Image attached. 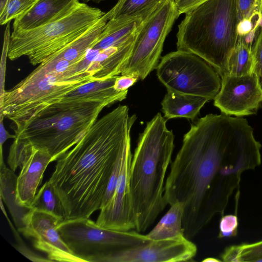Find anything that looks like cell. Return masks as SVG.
Returning a JSON list of instances; mask_svg holds the SVG:
<instances>
[{"label":"cell","mask_w":262,"mask_h":262,"mask_svg":"<svg viewBox=\"0 0 262 262\" xmlns=\"http://www.w3.org/2000/svg\"><path fill=\"white\" fill-rule=\"evenodd\" d=\"M159 80L167 91L214 99L222 79L216 70L193 53L178 50L161 58L157 67Z\"/></svg>","instance_id":"cell-9"},{"label":"cell","mask_w":262,"mask_h":262,"mask_svg":"<svg viewBox=\"0 0 262 262\" xmlns=\"http://www.w3.org/2000/svg\"><path fill=\"white\" fill-rule=\"evenodd\" d=\"M4 117L2 115H0V163L4 161L3 158V145L5 142L8 139L16 138L15 135H11L5 129L4 125L3 120Z\"/></svg>","instance_id":"cell-35"},{"label":"cell","mask_w":262,"mask_h":262,"mask_svg":"<svg viewBox=\"0 0 262 262\" xmlns=\"http://www.w3.org/2000/svg\"><path fill=\"white\" fill-rule=\"evenodd\" d=\"M238 222L236 215L228 214L222 216L219 224L218 237L230 238L237 234Z\"/></svg>","instance_id":"cell-27"},{"label":"cell","mask_w":262,"mask_h":262,"mask_svg":"<svg viewBox=\"0 0 262 262\" xmlns=\"http://www.w3.org/2000/svg\"><path fill=\"white\" fill-rule=\"evenodd\" d=\"M167 0H118L108 11L111 19L119 16H130L141 13L149 8Z\"/></svg>","instance_id":"cell-25"},{"label":"cell","mask_w":262,"mask_h":262,"mask_svg":"<svg viewBox=\"0 0 262 262\" xmlns=\"http://www.w3.org/2000/svg\"><path fill=\"white\" fill-rule=\"evenodd\" d=\"M129 148H130V146L126 149L123 156L119 159L114 168L107 185L101 208L106 205L115 192L120 175L123 158L126 150Z\"/></svg>","instance_id":"cell-30"},{"label":"cell","mask_w":262,"mask_h":262,"mask_svg":"<svg viewBox=\"0 0 262 262\" xmlns=\"http://www.w3.org/2000/svg\"><path fill=\"white\" fill-rule=\"evenodd\" d=\"M253 72L262 89V28L252 47Z\"/></svg>","instance_id":"cell-28"},{"label":"cell","mask_w":262,"mask_h":262,"mask_svg":"<svg viewBox=\"0 0 262 262\" xmlns=\"http://www.w3.org/2000/svg\"><path fill=\"white\" fill-rule=\"evenodd\" d=\"M261 147L243 117L209 114L191 124L164 193L168 204L184 205L185 237L193 238L215 215L223 214L243 173L260 164Z\"/></svg>","instance_id":"cell-1"},{"label":"cell","mask_w":262,"mask_h":262,"mask_svg":"<svg viewBox=\"0 0 262 262\" xmlns=\"http://www.w3.org/2000/svg\"><path fill=\"white\" fill-rule=\"evenodd\" d=\"M126 105H118L93 123L57 160L48 180L60 198L66 220L89 218L101 209L114 168L130 146L136 120Z\"/></svg>","instance_id":"cell-2"},{"label":"cell","mask_w":262,"mask_h":262,"mask_svg":"<svg viewBox=\"0 0 262 262\" xmlns=\"http://www.w3.org/2000/svg\"><path fill=\"white\" fill-rule=\"evenodd\" d=\"M106 106L97 102L60 101L42 110L15 132L16 138L46 149L52 162L74 146Z\"/></svg>","instance_id":"cell-6"},{"label":"cell","mask_w":262,"mask_h":262,"mask_svg":"<svg viewBox=\"0 0 262 262\" xmlns=\"http://www.w3.org/2000/svg\"><path fill=\"white\" fill-rule=\"evenodd\" d=\"M75 0H35L24 13L14 19L13 31L29 30L52 20Z\"/></svg>","instance_id":"cell-17"},{"label":"cell","mask_w":262,"mask_h":262,"mask_svg":"<svg viewBox=\"0 0 262 262\" xmlns=\"http://www.w3.org/2000/svg\"><path fill=\"white\" fill-rule=\"evenodd\" d=\"M29 207L52 214L62 220L66 219L62 203L49 181L37 192Z\"/></svg>","instance_id":"cell-23"},{"label":"cell","mask_w":262,"mask_h":262,"mask_svg":"<svg viewBox=\"0 0 262 262\" xmlns=\"http://www.w3.org/2000/svg\"><path fill=\"white\" fill-rule=\"evenodd\" d=\"M252 43L245 36H238L237 43L229 58L228 75L241 76L252 73Z\"/></svg>","instance_id":"cell-22"},{"label":"cell","mask_w":262,"mask_h":262,"mask_svg":"<svg viewBox=\"0 0 262 262\" xmlns=\"http://www.w3.org/2000/svg\"><path fill=\"white\" fill-rule=\"evenodd\" d=\"M221 258L226 262L262 261V241L229 246Z\"/></svg>","instance_id":"cell-24"},{"label":"cell","mask_w":262,"mask_h":262,"mask_svg":"<svg viewBox=\"0 0 262 262\" xmlns=\"http://www.w3.org/2000/svg\"><path fill=\"white\" fill-rule=\"evenodd\" d=\"M17 178L4 162L0 163L1 198L8 207L18 231L24 227L25 219L31 208L20 205L17 201Z\"/></svg>","instance_id":"cell-20"},{"label":"cell","mask_w":262,"mask_h":262,"mask_svg":"<svg viewBox=\"0 0 262 262\" xmlns=\"http://www.w3.org/2000/svg\"><path fill=\"white\" fill-rule=\"evenodd\" d=\"M110 19L109 12H106L77 38L50 56L48 59H61L72 63L82 61L85 58L87 52L95 45L99 36Z\"/></svg>","instance_id":"cell-18"},{"label":"cell","mask_w":262,"mask_h":262,"mask_svg":"<svg viewBox=\"0 0 262 262\" xmlns=\"http://www.w3.org/2000/svg\"><path fill=\"white\" fill-rule=\"evenodd\" d=\"M259 10L261 15H262V0L259 1Z\"/></svg>","instance_id":"cell-38"},{"label":"cell","mask_w":262,"mask_h":262,"mask_svg":"<svg viewBox=\"0 0 262 262\" xmlns=\"http://www.w3.org/2000/svg\"><path fill=\"white\" fill-rule=\"evenodd\" d=\"M57 229L70 250L84 262H101L113 252L151 241L146 235L137 231H119L100 227L89 218L62 220Z\"/></svg>","instance_id":"cell-8"},{"label":"cell","mask_w":262,"mask_h":262,"mask_svg":"<svg viewBox=\"0 0 262 262\" xmlns=\"http://www.w3.org/2000/svg\"><path fill=\"white\" fill-rule=\"evenodd\" d=\"M105 13L75 0L44 25L29 30L13 31L8 58L14 60L25 56L33 66L39 64L77 38Z\"/></svg>","instance_id":"cell-7"},{"label":"cell","mask_w":262,"mask_h":262,"mask_svg":"<svg viewBox=\"0 0 262 262\" xmlns=\"http://www.w3.org/2000/svg\"><path fill=\"white\" fill-rule=\"evenodd\" d=\"M206 98L167 91L162 102V110L167 120L185 118L193 121L204 104Z\"/></svg>","instance_id":"cell-19"},{"label":"cell","mask_w":262,"mask_h":262,"mask_svg":"<svg viewBox=\"0 0 262 262\" xmlns=\"http://www.w3.org/2000/svg\"><path fill=\"white\" fill-rule=\"evenodd\" d=\"M258 27V28L261 27L262 28V15H261Z\"/></svg>","instance_id":"cell-39"},{"label":"cell","mask_w":262,"mask_h":262,"mask_svg":"<svg viewBox=\"0 0 262 262\" xmlns=\"http://www.w3.org/2000/svg\"><path fill=\"white\" fill-rule=\"evenodd\" d=\"M84 58L77 63L49 58L0 96V115L10 119L15 132L48 106L88 82L95 71Z\"/></svg>","instance_id":"cell-4"},{"label":"cell","mask_w":262,"mask_h":262,"mask_svg":"<svg viewBox=\"0 0 262 262\" xmlns=\"http://www.w3.org/2000/svg\"><path fill=\"white\" fill-rule=\"evenodd\" d=\"M236 0H207L185 13L178 26V50L203 58L221 77L238 38Z\"/></svg>","instance_id":"cell-5"},{"label":"cell","mask_w":262,"mask_h":262,"mask_svg":"<svg viewBox=\"0 0 262 262\" xmlns=\"http://www.w3.org/2000/svg\"><path fill=\"white\" fill-rule=\"evenodd\" d=\"M207 0H174L179 16L185 14L198 5Z\"/></svg>","instance_id":"cell-34"},{"label":"cell","mask_w":262,"mask_h":262,"mask_svg":"<svg viewBox=\"0 0 262 262\" xmlns=\"http://www.w3.org/2000/svg\"><path fill=\"white\" fill-rule=\"evenodd\" d=\"M51 162L52 157L46 149L34 146L17 178V199L20 205L29 207L41 182L44 172Z\"/></svg>","instance_id":"cell-15"},{"label":"cell","mask_w":262,"mask_h":262,"mask_svg":"<svg viewBox=\"0 0 262 262\" xmlns=\"http://www.w3.org/2000/svg\"><path fill=\"white\" fill-rule=\"evenodd\" d=\"M260 13L254 15L248 19L240 20L237 25V31L238 36H244L258 28V24L260 19Z\"/></svg>","instance_id":"cell-31"},{"label":"cell","mask_w":262,"mask_h":262,"mask_svg":"<svg viewBox=\"0 0 262 262\" xmlns=\"http://www.w3.org/2000/svg\"><path fill=\"white\" fill-rule=\"evenodd\" d=\"M80 1H81L82 2L86 3L90 2H92L93 3H100L101 2L104 1V0H79Z\"/></svg>","instance_id":"cell-37"},{"label":"cell","mask_w":262,"mask_h":262,"mask_svg":"<svg viewBox=\"0 0 262 262\" xmlns=\"http://www.w3.org/2000/svg\"><path fill=\"white\" fill-rule=\"evenodd\" d=\"M260 0H236L237 11L239 20L248 19L259 13Z\"/></svg>","instance_id":"cell-29"},{"label":"cell","mask_w":262,"mask_h":262,"mask_svg":"<svg viewBox=\"0 0 262 262\" xmlns=\"http://www.w3.org/2000/svg\"><path fill=\"white\" fill-rule=\"evenodd\" d=\"M170 206L166 214L146 235L151 241L172 238L184 234V205L177 202Z\"/></svg>","instance_id":"cell-21"},{"label":"cell","mask_w":262,"mask_h":262,"mask_svg":"<svg viewBox=\"0 0 262 262\" xmlns=\"http://www.w3.org/2000/svg\"><path fill=\"white\" fill-rule=\"evenodd\" d=\"M62 220L40 210L31 209L18 230L32 240L33 246L46 253L53 261L84 262L75 255L62 238L57 226Z\"/></svg>","instance_id":"cell-11"},{"label":"cell","mask_w":262,"mask_h":262,"mask_svg":"<svg viewBox=\"0 0 262 262\" xmlns=\"http://www.w3.org/2000/svg\"><path fill=\"white\" fill-rule=\"evenodd\" d=\"M158 113L147 123L132 157L130 186L136 230L146 231L168 204L164 198L166 173L174 149V135Z\"/></svg>","instance_id":"cell-3"},{"label":"cell","mask_w":262,"mask_h":262,"mask_svg":"<svg viewBox=\"0 0 262 262\" xmlns=\"http://www.w3.org/2000/svg\"><path fill=\"white\" fill-rule=\"evenodd\" d=\"M118 76L83 84L66 95L60 101L97 102L110 105L126 98L128 90L117 91L114 84Z\"/></svg>","instance_id":"cell-16"},{"label":"cell","mask_w":262,"mask_h":262,"mask_svg":"<svg viewBox=\"0 0 262 262\" xmlns=\"http://www.w3.org/2000/svg\"><path fill=\"white\" fill-rule=\"evenodd\" d=\"M14 247L23 255L33 261H53L48 257L45 258L40 255L37 254L34 251L27 247L22 242L18 243Z\"/></svg>","instance_id":"cell-32"},{"label":"cell","mask_w":262,"mask_h":262,"mask_svg":"<svg viewBox=\"0 0 262 262\" xmlns=\"http://www.w3.org/2000/svg\"><path fill=\"white\" fill-rule=\"evenodd\" d=\"M197 253L196 245L183 234L110 254L101 262H179L191 260Z\"/></svg>","instance_id":"cell-13"},{"label":"cell","mask_w":262,"mask_h":262,"mask_svg":"<svg viewBox=\"0 0 262 262\" xmlns=\"http://www.w3.org/2000/svg\"><path fill=\"white\" fill-rule=\"evenodd\" d=\"M179 16L174 0H168L143 21L121 75L144 80L157 68L164 41Z\"/></svg>","instance_id":"cell-10"},{"label":"cell","mask_w":262,"mask_h":262,"mask_svg":"<svg viewBox=\"0 0 262 262\" xmlns=\"http://www.w3.org/2000/svg\"><path fill=\"white\" fill-rule=\"evenodd\" d=\"M130 148L125 152L115 192L110 201L100 209L96 222L100 227L119 231L136 229L130 186Z\"/></svg>","instance_id":"cell-14"},{"label":"cell","mask_w":262,"mask_h":262,"mask_svg":"<svg viewBox=\"0 0 262 262\" xmlns=\"http://www.w3.org/2000/svg\"><path fill=\"white\" fill-rule=\"evenodd\" d=\"M203 262H210V261H213V262H219L222 261V260H220L219 259L213 258V257H208L206 258L205 259H203L202 260Z\"/></svg>","instance_id":"cell-36"},{"label":"cell","mask_w":262,"mask_h":262,"mask_svg":"<svg viewBox=\"0 0 262 262\" xmlns=\"http://www.w3.org/2000/svg\"><path fill=\"white\" fill-rule=\"evenodd\" d=\"M220 90L214 98V105L227 115L243 117L255 114L262 106V89L256 75L221 77Z\"/></svg>","instance_id":"cell-12"},{"label":"cell","mask_w":262,"mask_h":262,"mask_svg":"<svg viewBox=\"0 0 262 262\" xmlns=\"http://www.w3.org/2000/svg\"><path fill=\"white\" fill-rule=\"evenodd\" d=\"M138 80L137 77L132 76H118L115 82L114 88L120 91L128 90V89L134 85Z\"/></svg>","instance_id":"cell-33"},{"label":"cell","mask_w":262,"mask_h":262,"mask_svg":"<svg viewBox=\"0 0 262 262\" xmlns=\"http://www.w3.org/2000/svg\"><path fill=\"white\" fill-rule=\"evenodd\" d=\"M35 0H0V24L4 25L27 10Z\"/></svg>","instance_id":"cell-26"}]
</instances>
